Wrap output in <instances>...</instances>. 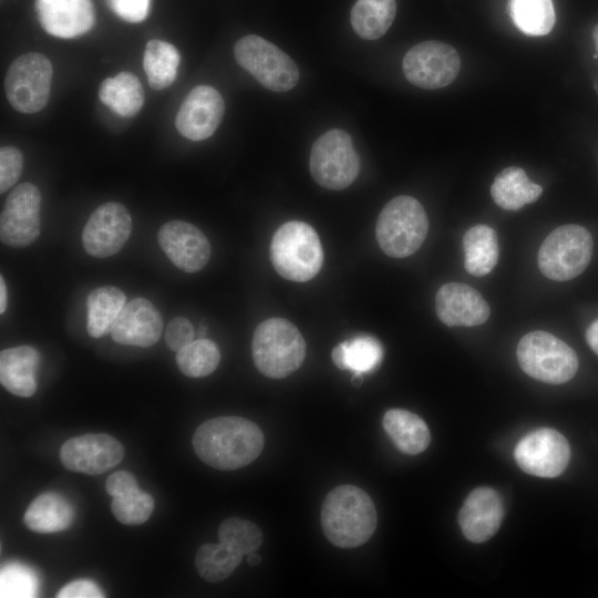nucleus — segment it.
I'll use <instances>...</instances> for the list:
<instances>
[{
	"instance_id": "nucleus-10",
	"label": "nucleus",
	"mask_w": 598,
	"mask_h": 598,
	"mask_svg": "<svg viewBox=\"0 0 598 598\" xmlns=\"http://www.w3.org/2000/svg\"><path fill=\"white\" fill-rule=\"evenodd\" d=\"M53 69L44 54L29 52L17 58L7 71L6 95L18 112L41 111L50 97Z\"/></svg>"
},
{
	"instance_id": "nucleus-29",
	"label": "nucleus",
	"mask_w": 598,
	"mask_h": 598,
	"mask_svg": "<svg viewBox=\"0 0 598 598\" xmlns=\"http://www.w3.org/2000/svg\"><path fill=\"white\" fill-rule=\"evenodd\" d=\"M464 266L468 274L483 277L492 271L498 260V245L495 230L487 225L470 228L463 237Z\"/></svg>"
},
{
	"instance_id": "nucleus-4",
	"label": "nucleus",
	"mask_w": 598,
	"mask_h": 598,
	"mask_svg": "<svg viewBox=\"0 0 598 598\" xmlns=\"http://www.w3.org/2000/svg\"><path fill=\"white\" fill-rule=\"evenodd\" d=\"M270 260L282 278L305 282L318 275L323 265V249L316 230L307 223L290 220L274 234Z\"/></svg>"
},
{
	"instance_id": "nucleus-14",
	"label": "nucleus",
	"mask_w": 598,
	"mask_h": 598,
	"mask_svg": "<svg viewBox=\"0 0 598 598\" xmlns=\"http://www.w3.org/2000/svg\"><path fill=\"white\" fill-rule=\"evenodd\" d=\"M131 233L132 218L126 207L107 202L89 217L82 231V244L92 257L106 258L123 248Z\"/></svg>"
},
{
	"instance_id": "nucleus-30",
	"label": "nucleus",
	"mask_w": 598,
	"mask_h": 598,
	"mask_svg": "<svg viewBox=\"0 0 598 598\" xmlns=\"http://www.w3.org/2000/svg\"><path fill=\"white\" fill-rule=\"evenodd\" d=\"M395 13V0H357L351 9V25L360 38L377 40L389 30Z\"/></svg>"
},
{
	"instance_id": "nucleus-20",
	"label": "nucleus",
	"mask_w": 598,
	"mask_h": 598,
	"mask_svg": "<svg viewBox=\"0 0 598 598\" xmlns=\"http://www.w3.org/2000/svg\"><path fill=\"white\" fill-rule=\"evenodd\" d=\"M435 312L448 327H474L489 317V307L482 295L462 282L443 285L435 296Z\"/></svg>"
},
{
	"instance_id": "nucleus-5",
	"label": "nucleus",
	"mask_w": 598,
	"mask_h": 598,
	"mask_svg": "<svg viewBox=\"0 0 598 598\" xmlns=\"http://www.w3.org/2000/svg\"><path fill=\"white\" fill-rule=\"evenodd\" d=\"M427 230L429 219L423 206L415 198L401 195L382 208L375 236L385 255L404 258L419 250Z\"/></svg>"
},
{
	"instance_id": "nucleus-24",
	"label": "nucleus",
	"mask_w": 598,
	"mask_h": 598,
	"mask_svg": "<svg viewBox=\"0 0 598 598\" xmlns=\"http://www.w3.org/2000/svg\"><path fill=\"white\" fill-rule=\"evenodd\" d=\"M382 425L398 450L404 454H420L427 448L431 442V433L426 423L410 411L403 409L386 411Z\"/></svg>"
},
{
	"instance_id": "nucleus-18",
	"label": "nucleus",
	"mask_w": 598,
	"mask_h": 598,
	"mask_svg": "<svg viewBox=\"0 0 598 598\" xmlns=\"http://www.w3.org/2000/svg\"><path fill=\"white\" fill-rule=\"evenodd\" d=\"M163 327L158 309L145 298H134L117 316L111 337L120 344L147 348L159 340Z\"/></svg>"
},
{
	"instance_id": "nucleus-19",
	"label": "nucleus",
	"mask_w": 598,
	"mask_h": 598,
	"mask_svg": "<svg viewBox=\"0 0 598 598\" xmlns=\"http://www.w3.org/2000/svg\"><path fill=\"white\" fill-rule=\"evenodd\" d=\"M503 518V499L495 489L487 486L473 489L458 513L462 533L472 543H484L493 537Z\"/></svg>"
},
{
	"instance_id": "nucleus-37",
	"label": "nucleus",
	"mask_w": 598,
	"mask_h": 598,
	"mask_svg": "<svg viewBox=\"0 0 598 598\" xmlns=\"http://www.w3.org/2000/svg\"><path fill=\"white\" fill-rule=\"evenodd\" d=\"M32 576V575H31ZM21 566H7L1 571V597L33 596L32 577Z\"/></svg>"
},
{
	"instance_id": "nucleus-34",
	"label": "nucleus",
	"mask_w": 598,
	"mask_h": 598,
	"mask_svg": "<svg viewBox=\"0 0 598 598\" xmlns=\"http://www.w3.org/2000/svg\"><path fill=\"white\" fill-rule=\"evenodd\" d=\"M175 359L183 374L189 378H203L217 369L220 352L214 341L198 339L177 351Z\"/></svg>"
},
{
	"instance_id": "nucleus-8",
	"label": "nucleus",
	"mask_w": 598,
	"mask_h": 598,
	"mask_svg": "<svg viewBox=\"0 0 598 598\" xmlns=\"http://www.w3.org/2000/svg\"><path fill=\"white\" fill-rule=\"evenodd\" d=\"M310 173L320 186L340 190L350 186L360 171V159L351 136L332 128L319 136L311 148Z\"/></svg>"
},
{
	"instance_id": "nucleus-44",
	"label": "nucleus",
	"mask_w": 598,
	"mask_h": 598,
	"mask_svg": "<svg viewBox=\"0 0 598 598\" xmlns=\"http://www.w3.org/2000/svg\"><path fill=\"white\" fill-rule=\"evenodd\" d=\"M7 308V287L3 277H0V313H3Z\"/></svg>"
},
{
	"instance_id": "nucleus-11",
	"label": "nucleus",
	"mask_w": 598,
	"mask_h": 598,
	"mask_svg": "<svg viewBox=\"0 0 598 598\" xmlns=\"http://www.w3.org/2000/svg\"><path fill=\"white\" fill-rule=\"evenodd\" d=\"M402 68L411 84L425 90H436L456 79L461 59L452 45L430 40L412 47L403 58Z\"/></svg>"
},
{
	"instance_id": "nucleus-13",
	"label": "nucleus",
	"mask_w": 598,
	"mask_h": 598,
	"mask_svg": "<svg viewBox=\"0 0 598 598\" xmlns=\"http://www.w3.org/2000/svg\"><path fill=\"white\" fill-rule=\"evenodd\" d=\"M41 194L31 183L16 186L8 195L0 216L1 241L11 247L31 245L41 231Z\"/></svg>"
},
{
	"instance_id": "nucleus-35",
	"label": "nucleus",
	"mask_w": 598,
	"mask_h": 598,
	"mask_svg": "<svg viewBox=\"0 0 598 598\" xmlns=\"http://www.w3.org/2000/svg\"><path fill=\"white\" fill-rule=\"evenodd\" d=\"M218 539L247 556L261 546L264 536L260 528L252 522L229 517L219 525Z\"/></svg>"
},
{
	"instance_id": "nucleus-22",
	"label": "nucleus",
	"mask_w": 598,
	"mask_h": 598,
	"mask_svg": "<svg viewBox=\"0 0 598 598\" xmlns=\"http://www.w3.org/2000/svg\"><path fill=\"white\" fill-rule=\"evenodd\" d=\"M40 363L39 352L30 346L4 349L0 353V381L12 394L32 396L37 391L35 374Z\"/></svg>"
},
{
	"instance_id": "nucleus-39",
	"label": "nucleus",
	"mask_w": 598,
	"mask_h": 598,
	"mask_svg": "<svg viewBox=\"0 0 598 598\" xmlns=\"http://www.w3.org/2000/svg\"><path fill=\"white\" fill-rule=\"evenodd\" d=\"M165 343L172 351H179L194 341V328L185 317H175L166 326Z\"/></svg>"
},
{
	"instance_id": "nucleus-16",
	"label": "nucleus",
	"mask_w": 598,
	"mask_h": 598,
	"mask_svg": "<svg viewBox=\"0 0 598 598\" xmlns=\"http://www.w3.org/2000/svg\"><path fill=\"white\" fill-rule=\"evenodd\" d=\"M224 113L225 102L220 93L213 86L198 85L183 101L175 126L188 140H206L214 134Z\"/></svg>"
},
{
	"instance_id": "nucleus-45",
	"label": "nucleus",
	"mask_w": 598,
	"mask_h": 598,
	"mask_svg": "<svg viewBox=\"0 0 598 598\" xmlns=\"http://www.w3.org/2000/svg\"><path fill=\"white\" fill-rule=\"evenodd\" d=\"M246 559L249 566H257L261 561L260 555L257 554L256 551L248 554Z\"/></svg>"
},
{
	"instance_id": "nucleus-1",
	"label": "nucleus",
	"mask_w": 598,
	"mask_h": 598,
	"mask_svg": "<svg viewBox=\"0 0 598 598\" xmlns=\"http://www.w3.org/2000/svg\"><path fill=\"white\" fill-rule=\"evenodd\" d=\"M264 441L256 423L241 416H218L196 429L192 444L205 464L233 471L254 462L262 452Z\"/></svg>"
},
{
	"instance_id": "nucleus-42",
	"label": "nucleus",
	"mask_w": 598,
	"mask_h": 598,
	"mask_svg": "<svg viewBox=\"0 0 598 598\" xmlns=\"http://www.w3.org/2000/svg\"><path fill=\"white\" fill-rule=\"evenodd\" d=\"M138 488L135 476L127 471H117L106 480L105 489L112 497L131 493Z\"/></svg>"
},
{
	"instance_id": "nucleus-6",
	"label": "nucleus",
	"mask_w": 598,
	"mask_h": 598,
	"mask_svg": "<svg viewBox=\"0 0 598 598\" xmlns=\"http://www.w3.org/2000/svg\"><path fill=\"white\" fill-rule=\"evenodd\" d=\"M517 361L529 377L550 384H561L576 374L578 359L563 340L546 331H533L518 342Z\"/></svg>"
},
{
	"instance_id": "nucleus-15",
	"label": "nucleus",
	"mask_w": 598,
	"mask_h": 598,
	"mask_svg": "<svg viewBox=\"0 0 598 598\" xmlns=\"http://www.w3.org/2000/svg\"><path fill=\"white\" fill-rule=\"evenodd\" d=\"M123 445L106 433L74 436L60 448L63 466L89 475L102 474L116 466L124 457Z\"/></svg>"
},
{
	"instance_id": "nucleus-31",
	"label": "nucleus",
	"mask_w": 598,
	"mask_h": 598,
	"mask_svg": "<svg viewBox=\"0 0 598 598\" xmlns=\"http://www.w3.org/2000/svg\"><path fill=\"white\" fill-rule=\"evenodd\" d=\"M179 62L181 55L173 44L158 39L150 40L143 58L150 86L154 90L169 86L176 79Z\"/></svg>"
},
{
	"instance_id": "nucleus-32",
	"label": "nucleus",
	"mask_w": 598,
	"mask_h": 598,
	"mask_svg": "<svg viewBox=\"0 0 598 598\" xmlns=\"http://www.w3.org/2000/svg\"><path fill=\"white\" fill-rule=\"evenodd\" d=\"M243 557L244 555L225 543L205 544L196 553L195 567L206 581L220 582L235 571Z\"/></svg>"
},
{
	"instance_id": "nucleus-23",
	"label": "nucleus",
	"mask_w": 598,
	"mask_h": 598,
	"mask_svg": "<svg viewBox=\"0 0 598 598\" xmlns=\"http://www.w3.org/2000/svg\"><path fill=\"white\" fill-rule=\"evenodd\" d=\"M74 520V508L62 495L48 492L35 497L23 515L32 532L49 534L68 529Z\"/></svg>"
},
{
	"instance_id": "nucleus-9",
	"label": "nucleus",
	"mask_w": 598,
	"mask_h": 598,
	"mask_svg": "<svg viewBox=\"0 0 598 598\" xmlns=\"http://www.w3.org/2000/svg\"><path fill=\"white\" fill-rule=\"evenodd\" d=\"M234 54L237 63L270 91H289L299 80V70L292 59L261 37L240 38Z\"/></svg>"
},
{
	"instance_id": "nucleus-21",
	"label": "nucleus",
	"mask_w": 598,
	"mask_h": 598,
	"mask_svg": "<svg viewBox=\"0 0 598 598\" xmlns=\"http://www.w3.org/2000/svg\"><path fill=\"white\" fill-rule=\"evenodd\" d=\"M35 9L41 27L59 38L82 35L95 21L91 0H35Z\"/></svg>"
},
{
	"instance_id": "nucleus-25",
	"label": "nucleus",
	"mask_w": 598,
	"mask_h": 598,
	"mask_svg": "<svg viewBox=\"0 0 598 598\" xmlns=\"http://www.w3.org/2000/svg\"><path fill=\"white\" fill-rule=\"evenodd\" d=\"M543 193L542 186L533 183L520 167L504 168L491 186L493 200L506 210H517L534 203Z\"/></svg>"
},
{
	"instance_id": "nucleus-48",
	"label": "nucleus",
	"mask_w": 598,
	"mask_h": 598,
	"mask_svg": "<svg viewBox=\"0 0 598 598\" xmlns=\"http://www.w3.org/2000/svg\"><path fill=\"white\" fill-rule=\"evenodd\" d=\"M594 87H595L596 92L598 93V80L595 82Z\"/></svg>"
},
{
	"instance_id": "nucleus-46",
	"label": "nucleus",
	"mask_w": 598,
	"mask_h": 598,
	"mask_svg": "<svg viewBox=\"0 0 598 598\" xmlns=\"http://www.w3.org/2000/svg\"><path fill=\"white\" fill-rule=\"evenodd\" d=\"M351 382L355 388H359L363 382L362 374L361 373H354Z\"/></svg>"
},
{
	"instance_id": "nucleus-38",
	"label": "nucleus",
	"mask_w": 598,
	"mask_h": 598,
	"mask_svg": "<svg viewBox=\"0 0 598 598\" xmlns=\"http://www.w3.org/2000/svg\"><path fill=\"white\" fill-rule=\"evenodd\" d=\"M23 169V155L14 146L0 150V193L10 189L20 178Z\"/></svg>"
},
{
	"instance_id": "nucleus-33",
	"label": "nucleus",
	"mask_w": 598,
	"mask_h": 598,
	"mask_svg": "<svg viewBox=\"0 0 598 598\" xmlns=\"http://www.w3.org/2000/svg\"><path fill=\"white\" fill-rule=\"evenodd\" d=\"M513 23L527 35H545L555 24L551 0H509Z\"/></svg>"
},
{
	"instance_id": "nucleus-47",
	"label": "nucleus",
	"mask_w": 598,
	"mask_h": 598,
	"mask_svg": "<svg viewBox=\"0 0 598 598\" xmlns=\"http://www.w3.org/2000/svg\"><path fill=\"white\" fill-rule=\"evenodd\" d=\"M592 35H594V41L598 51V25L595 27Z\"/></svg>"
},
{
	"instance_id": "nucleus-41",
	"label": "nucleus",
	"mask_w": 598,
	"mask_h": 598,
	"mask_svg": "<svg viewBox=\"0 0 598 598\" xmlns=\"http://www.w3.org/2000/svg\"><path fill=\"white\" fill-rule=\"evenodd\" d=\"M59 598H101V589L91 580L79 579L62 587L56 594Z\"/></svg>"
},
{
	"instance_id": "nucleus-2",
	"label": "nucleus",
	"mask_w": 598,
	"mask_h": 598,
	"mask_svg": "<svg viewBox=\"0 0 598 598\" xmlns=\"http://www.w3.org/2000/svg\"><path fill=\"white\" fill-rule=\"evenodd\" d=\"M320 522L326 538L339 548H355L365 544L378 524L371 497L354 485L331 489L322 504Z\"/></svg>"
},
{
	"instance_id": "nucleus-28",
	"label": "nucleus",
	"mask_w": 598,
	"mask_h": 598,
	"mask_svg": "<svg viewBox=\"0 0 598 598\" xmlns=\"http://www.w3.org/2000/svg\"><path fill=\"white\" fill-rule=\"evenodd\" d=\"M99 97L121 116L136 115L144 104V90L131 72H121L113 78L105 79L99 89Z\"/></svg>"
},
{
	"instance_id": "nucleus-3",
	"label": "nucleus",
	"mask_w": 598,
	"mask_h": 598,
	"mask_svg": "<svg viewBox=\"0 0 598 598\" xmlns=\"http://www.w3.org/2000/svg\"><path fill=\"white\" fill-rule=\"evenodd\" d=\"M252 360L257 370L271 379L297 371L306 358V342L298 328L283 318L260 322L252 336Z\"/></svg>"
},
{
	"instance_id": "nucleus-36",
	"label": "nucleus",
	"mask_w": 598,
	"mask_h": 598,
	"mask_svg": "<svg viewBox=\"0 0 598 598\" xmlns=\"http://www.w3.org/2000/svg\"><path fill=\"white\" fill-rule=\"evenodd\" d=\"M153 497L140 488L113 497L111 511L115 518L125 525H141L145 523L154 511Z\"/></svg>"
},
{
	"instance_id": "nucleus-7",
	"label": "nucleus",
	"mask_w": 598,
	"mask_h": 598,
	"mask_svg": "<svg viewBox=\"0 0 598 598\" xmlns=\"http://www.w3.org/2000/svg\"><path fill=\"white\" fill-rule=\"evenodd\" d=\"M594 241L588 229L579 225H563L554 229L538 250L542 274L555 281L579 276L591 260Z\"/></svg>"
},
{
	"instance_id": "nucleus-26",
	"label": "nucleus",
	"mask_w": 598,
	"mask_h": 598,
	"mask_svg": "<svg viewBox=\"0 0 598 598\" xmlns=\"http://www.w3.org/2000/svg\"><path fill=\"white\" fill-rule=\"evenodd\" d=\"M86 330L92 338L111 333L113 324L126 305L125 293L113 286L93 289L86 297Z\"/></svg>"
},
{
	"instance_id": "nucleus-43",
	"label": "nucleus",
	"mask_w": 598,
	"mask_h": 598,
	"mask_svg": "<svg viewBox=\"0 0 598 598\" xmlns=\"http://www.w3.org/2000/svg\"><path fill=\"white\" fill-rule=\"evenodd\" d=\"M586 340L592 351L598 354V319L588 327L586 331Z\"/></svg>"
},
{
	"instance_id": "nucleus-40",
	"label": "nucleus",
	"mask_w": 598,
	"mask_h": 598,
	"mask_svg": "<svg viewBox=\"0 0 598 598\" xmlns=\"http://www.w3.org/2000/svg\"><path fill=\"white\" fill-rule=\"evenodd\" d=\"M111 9L125 21L141 22L148 13L150 0H109Z\"/></svg>"
},
{
	"instance_id": "nucleus-27",
	"label": "nucleus",
	"mask_w": 598,
	"mask_h": 598,
	"mask_svg": "<svg viewBox=\"0 0 598 598\" xmlns=\"http://www.w3.org/2000/svg\"><path fill=\"white\" fill-rule=\"evenodd\" d=\"M332 361L340 370L367 373L375 370L383 358V348L372 336L360 334L333 348Z\"/></svg>"
},
{
	"instance_id": "nucleus-12",
	"label": "nucleus",
	"mask_w": 598,
	"mask_h": 598,
	"mask_svg": "<svg viewBox=\"0 0 598 598\" xmlns=\"http://www.w3.org/2000/svg\"><path fill=\"white\" fill-rule=\"evenodd\" d=\"M514 458L522 471L538 477H556L567 467L570 447L566 437L549 427L526 434L514 450Z\"/></svg>"
},
{
	"instance_id": "nucleus-17",
	"label": "nucleus",
	"mask_w": 598,
	"mask_h": 598,
	"mask_svg": "<svg viewBox=\"0 0 598 598\" xmlns=\"http://www.w3.org/2000/svg\"><path fill=\"white\" fill-rule=\"evenodd\" d=\"M157 241L168 259L186 272L202 270L210 258V244L204 233L184 220H169L157 233Z\"/></svg>"
}]
</instances>
